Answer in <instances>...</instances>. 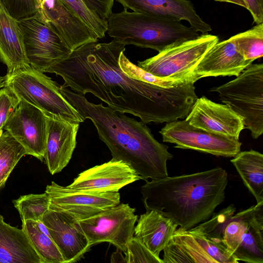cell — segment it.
I'll list each match as a JSON object with an SVG mask.
<instances>
[{
    "label": "cell",
    "instance_id": "1",
    "mask_svg": "<svg viewBox=\"0 0 263 263\" xmlns=\"http://www.w3.org/2000/svg\"><path fill=\"white\" fill-rule=\"evenodd\" d=\"M125 47L114 40L88 43L73 50L46 72L60 76L64 81L61 87L82 96L91 93L111 109L132 114L145 124L182 118L189 102L185 86L165 88L126 75L119 64Z\"/></svg>",
    "mask_w": 263,
    "mask_h": 263
},
{
    "label": "cell",
    "instance_id": "2",
    "mask_svg": "<svg viewBox=\"0 0 263 263\" xmlns=\"http://www.w3.org/2000/svg\"><path fill=\"white\" fill-rule=\"evenodd\" d=\"M60 91L84 120H91L112 159L128 164L145 181L168 176L167 161L173 155L168 146L155 139L145 123L102 103L90 102L67 88L60 86Z\"/></svg>",
    "mask_w": 263,
    "mask_h": 263
},
{
    "label": "cell",
    "instance_id": "3",
    "mask_svg": "<svg viewBox=\"0 0 263 263\" xmlns=\"http://www.w3.org/2000/svg\"><path fill=\"white\" fill-rule=\"evenodd\" d=\"M228 173L217 166L207 171L146 180L142 186L146 211H156L182 230L208 220L225 199Z\"/></svg>",
    "mask_w": 263,
    "mask_h": 263
},
{
    "label": "cell",
    "instance_id": "4",
    "mask_svg": "<svg viewBox=\"0 0 263 263\" xmlns=\"http://www.w3.org/2000/svg\"><path fill=\"white\" fill-rule=\"evenodd\" d=\"M236 212L231 204L194 228L238 261L263 263V202Z\"/></svg>",
    "mask_w": 263,
    "mask_h": 263
},
{
    "label": "cell",
    "instance_id": "5",
    "mask_svg": "<svg viewBox=\"0 0 263 263\" xmlns=\"http://www.w3.org/2000/svg\"><path fill=\"white\" fill-rule=\"evenodd\" d=\"M107 22V34L124 45L162 51L176 43L194 39L201 33L181 21L129 12L112 13Z\"/></svg>",
    "mask_w": 263,
    "mask_h": 263
},
{
    "label": "cell",
    "instance_id": "6",
    "mask_svg": "<svg viewBox=\"0 0 263 263\" xmlns=\"http://www.w3.org/2000/svg\"><path fill=\"white\" fill-rule=\"evenodd\" d=\"M5 87L18 99L42 110L47 117L82 123L84 120L62 95L60 86L51 78L31 66L8 73Z\"/></svg>",
    "mask_w": 263,
    "mask_h": 263
},
{
    "label": "cell",
    "instance_id": "7",
    "mask_svg": "<svg viewBox=\"0 0 263 263\" xmlns=\"http://www.w3.org/2000/svg\"><path fill=\"white\" fill-rule=\"evenodd\" d=\"M221 102L240 116L254 139L263 133V64H251L236 78L212 88Z\"/></svg>",
    "mask_w": 263,
    "mask_h": 263
},
{
    "label": "cell",
    "instance_id": "8",
    "mask_svg": "<svg viewBox=\"0 0 263 263\" xmlns=\"http://www.w3.org/2000/svg\"><path fill=\"white\" fill-rule=\"evenodd\" d=\"M217 36L201 34L194 39L176 43L142 61L138 66L151 74L173 81L193 78V72L208 51L217 42Z\"/></svg>",
    "mask_w": 263,
    "mask_h": 263
},
{
    "label": "cell",
    "instance_id": "9",
    "mask_svg": "<svg viewBox=\"0 0 263 263\" xmlns=\"http://www.w3.org/2000/svg\"><path fill=\"white\" fill-rule=\"evenodd\" d=\"M17 22L23 36L27 59L34 68L46 72L72 52L39 11Z\"/></svg>",
    "mask_w": 263,
    "mask_h": 263
},
{
    "label": "cell",
    "instance_id": "10",
    "mask_svg": "<svg viewBox=\"0 0 263 263\" xmlns=\"http://www.w3.org/2000/svg\"><path fill=\"white\" fill-rule=\"evenodd\" d=\"M135 213L128 203H120L79 223L91 246L108 242L125 254L138 220Z\"/></svg>",
    "mask_w": 263,
    "mask_h": 263
},
{
    "label": "cell",
    "instance_id": "11",
    "mask_svg": "<svg viewBox=\"0 0 263 263\" xmlns=\"http://www.w3.org/2000/svg\"><path fill=\"white\" fill-rule=\"evenodd\" d=\"M163 263H238L223 246L194 227L177 229L163 249Z\"/></svg>",
    "mask_w": 263,
    "mask_h": 263
},
{
    "label": "cell",
    "instance_id": "12",
    "mask_svg": "<svg viewBox=\"0 0 263 263\" xmlns=\"http://www.w3.org/2000/svg\"><path fill=\"white\" fill-rule=\"evenodd\" d=\"M164 142L216 156L234 157L240 151L239 139L211 133L191 125L186 120L168 122L159 132Z\"/></svg>",
    "mask_w": 263,
    "mask_h": 263
},
{
    "label": "cell",
    "instance_id": "13",
    "mask_svg": "<svg viewBox=\"0 0 263 263\" xmlns=\"http://www.w3.org/2000/svg\"><path fill=\"white\" fill-rule=\"evenodd\" d=\"M49 209L64 212L77 220L88 218L120 203L119 192H100L73 189L54 181L45 191Z\"/></svg>",
    "mask_w": 263,
    "mask_h": 263
},
{
    "label": "cell",
    "instance_id": "14",
    "mask_svg": "<svg viewBox=\"0 0 263 263\" xmlns=\"http://www.w3.org/2000/svg\"><path fill=\"white\" fill-rule=\"evenodd\" d=\"M4 129L25 148L27 155L43 161L47 136V117L42 110L21 100Z\"/></svg>",
    "mask_w": 263,
    "mask_h": 263
},
{
    "label": "cell",
    "instance_id": "15",
    "mask_svg": "<svg viewBox=\"0 0 263 263\" xmlns=\"http://www.w3.org/2000/svg\"><path fill=\"white\" fill-rule=\"evenodd\" d=\"M41 221L60 251L64 263L77 262L90 250L91 245L79 221L69 214L49 209Z\"/></svg>",
    "mask_w": 263,
    "mask_h": 263
},
{
    "label": "cell",
    "instance_id": "16",
    "mask_svg": "<svg viewBox=\"0 0 263 263\" xmlns=\"http://www.w3.org/2000/svg\"><path fill=\"white\" fill-rule=\"evenodd\" d=\"M140 179L128 164L111 159L80 173L68 186L83 191L118 192L123 187Z\"/></svg>",
    "mask_w": 263,
    "mask_h": 263
},
{
    "label": "cell",
    "instance_id": "17",
    "mask_svg": "<svg viewBox=\"0 0 263 263\" xmlns=\"http://www.w3.org/2000/svg\"><path fill=\"white\" fill-rule=\"evenodd\" d=\"M185 120L195 127L236 139L245 128L242 118L229 106L204 96L197 98Z\"/></svg>",
    "mask_w": 263,
    "mask_h": 263
},
{
    "label": "cell",
    "instance_id": "18",
    "mask_svg": "<svg viewBox=\"0 0 263 263\" xmlns=\"http://www.w3.org/2000/svg\"><path fill=\"white\" fill-rule=\"evenodd\" d=\"M79 123L47 117V136L44 155L49 173H60L70 161L77 145Z\"/></svg>",
    "mask_w": 263,
    "mask_h": 263
},
{
    "label": "cell",
    "instance_id": "19",
    "mask_svg": "<svg viewBox=\"0 0 263 263\" xmlns=\"http://www.w3.org/2000/svg\"><path fill=\"white\" fill-rule=\"evenodd\" d=\"M124 9L162 18L189 22L190 27L201 34L212 31L211 26L198 15L189 0H116Z\"/></svg>",
    "mask_w": 263,
    "mask_h": 263
},
{
    "label": "cell",
    "instance_id": "20",
    "mask_svg": "<svg viewBox=\"0 0 263 263\" xmlns=\"http://www.w3.org/2000/svg\"><path fill=\"white\" fill-rule=\"evenodd\" d=\"M252 62L246 60L230 38L217 42L204 55L193 72L196 82L209 77L238 76Z\"/></svg>",
    "mask_w": 263,
    "mask_h": 263
},
{
    "label": "cell",
    "instance_id": "21",
    "mask_svg": "<svg viewBox=\"0 0 263 263\" xmlns=\"http://www.w3.org/2000/svg\"><path fill=\"white\" fill-rule=\"evenodd\" d=\"M17 21L0 0V60L7 66L8 73L30 66Z\"/></svg>",
    "mask_w": 263,
    "mask_h": 263
},
{
    "label": "cell",
    "instance_id": "22",
    "mask_svg": "<svg viewBox=\"0 0 263 263\" xmlns=\"http://www.w3.org/2000/svg\"><path fill=\"white\" fill-rule=\"evenodd\" d=\"M135 226L134 236L158 257L178 227L171 219L153 210L141 214Z\"/></svg>",
    "mask_w": 263,
    "mask_h": 263
},
{
    "label": "cell",
    "instance_id": "23",
    "mask_svg": "<svg viewBox=\"0 0 263 263\" xmlns=\"http://www.w3.org/2000/svg\"><path fill=\"white\" fill-rule=\"evenodd\" d=\"M0 263H42L24 231L0 215Z\"/></svg>",
    "mask_w": 263,
    "mask_h": 263
},
{
    "label": "cell",
    "instance_id": "24",
    "mask_svg": "<svg viewBox=\"0 0 263 263\" xmlns=\"http://www.w3.org/2000/svg\"><path fill=\"white\" fill-rule=\"evenodd\" d=\"M231 162L256 203L263 202V155L253 149L240 151Z\"/></svg>",
    "mask_w": 263,
    "mask_h": 263
},
{
    "label": "cell",
    "instance_id": "25",
    "mask_svg": "<svg viewBox=\"0 0 263 263\" xmlns=\"http://www.w3.org/2000/svg\"><path fill=\"white\" fill-rule=\"evenodd\" d=\"M22 229L42 263H64L62 255L50 235L40 229L38 222L31 220L22 221Z\"/></svg>",
    "mask_w": 263,
    "mask_h": 263
},
{
    "label": "cell",
    "instance_id": "26",
    "mask_svg": "<svg viewBox=\"0 0 263 263\" xmlns=\"http://www.w3.org/2000/svg\"><path fill=\"white\" fill-rule=\"evenodd\" d=\"M26 155L25 148L8 132H0V191L18 161Z\"/></svg>",
    "mask_w": 263,
    "mask_h": 263
},
{
    "label": "cell",
    "instance_id": "27",
    "mask_svg": "<svg viewBox=\"0 0 263 263\" xmlns=\"http://www.w3.org/2000/svg\"><path fill=\"white\" fill-rule=\"evenodd\" d=\"M238 51L247 61L253 62L263 55V23L231 36Z\"/></svg>",
    "mask_w": 263,
    "mask_h": 263
},
{
    "label": "cell",
    "instance_id": "28",
    "mask_svg": "<svg viewBox=\"0 0 263 263\" xmlns=\"http://www.w3.org/2000/svg\"><path fill=\"white\" fill-rule=\"evenodd\" d=\"M12 203L17 210L22 221L27 220L41 221L50 205L49 198L45 192L22 195L18 199L13 200Z\"/></svg>",
    "mask_w": 263,
    "mask_h": 263
},
{
    "label": "cell",
    "instance_id": "29",
    "mask_svg": "<svg viewBox=\"0 0 263 263\" xmlns=\"http://www.w3.org/2000/svg\"><path fill=\"white\" fill-rule=\"evenodd\" d=\"M119 64L121 70L129 77L165 88L174 87L186 81H173L156 77L133 63L124 52L120 54Z\"/></svg>",
    "mask_w": 263,
    "mask_h": 263
},
{
    "label": "cell",
    "instance_id": "30",
    "mask_svg": "<svg viewBox=\"0 0 263 263\" xmlns=\"http://www.w3.org/2000/svg\"><path fill=\"white\" fill-rule=\"evenodd\" d=\"M82 20L98 39L105 37L107 31V20L99 17L81 0H63Z\"/></svg>",
    "mask_w": 263,
    "mask_h": 263
},
{
    "label": "cell",
    "instance_id": "31",
    "mask_svg": "<svg viewBox=\"0 0 263 263\" xmlns=\"http://www.w3.org/2000/svg\"><path fill=\"white\" fill-rule=\"evenodd\" d=\"M125 255L127 263H163L160 257L154 255L134 236L127 243Z\"/></svg>",
    "mask_w": 263,
    "mask_h": 263
},
{
    "label": "cell",
    "instance_id": "32",
    "mask_svg": "<svg viewBox=\"0 0 263 263\" xmlns=\"http://www.w3.org/2000/svg\"><path fill=\"white\" fill-rule=\"evenodd\" d=\"M20 103L18 99L6 87L0 89V132Z\"/></svg>",
    "mask_w": 263,
    "mask_h": 263
},
{
    "label": "cell",
    "instance_id": "33",
    "mask_svg": "<svg viewBox=\"0 0 263 263\" xmlns=\"http://www.w3.org/2000/svg\"><path fill=\"white\" fill-rule=\"evenodd\" d=\"M9 13L16 20L30 16L37 10L36 0H1Z\"/></svg>",
    "mask_w": 263,
    "mask_h": 263
},
{
    "label": "cell",
    "instance_id": "34",
    "mask_svg": "<svg viewBox=\"0 0 263 263\" xmlns=\"http://www.w3.org/2000/svg\"><path fill=\"white\" fill-rule=\"evenodd\" d=\"M85 5L101 19L107 20L112 12L114 0H81Z\"/></svg>",
    "mask_w": 263,
    "mask_h": 263
},
{
    "label": "cell",
    "instance_id": "35",
    "mask_svg": "<svg viewBox=\"0 0 263 263\" xmlns=\"http://www.w3.org/2000/svg\"><path fill=\"white\" fill-rule=\"evenodd\" d=\"M256 24L263 23V0H243Z\"/></svg>",
    "mask_w": 263,
    "mask_h": 263
},
{
    "label": "cell",
    "instance_id": "36",
    "mask_svg": "<svg viewBox=\"0 0 263 263\" xmlns=\"http://www.w3.org/2000/svg\"><path fill=\"white\" fill-rule=\"evenodd\" d=\"M122 252L117 248V251L111 256V262H126L125 257L122 254Z\"/></svg>",
    "mask_w": 263,
    "mask_h": 263
},
{
    "label": "cell",
    "instance_id": "37",
    "mask_svg": "<svg viewBox=\"0 0 263 263\" xmlns=\"http://www.w3.org/2000/svg\"><path fill=\"white\" fill-rule=\"evenodd\" d=\"M217 2H227L234 4L246 8V5L243 0H214Z\"/></svg>",
    "mask_w": 263,
    "mask_h": 263
},
{
    "label": "cell",
    "instance_id": "38",
    "mask_svg": "<svg viewBox=\"0 0 263 263\" xmlns=\"http://www.w3.org/2000/svg\"><path fill=\"white\" fill-rule=\"evenodd\" d=\"M5 76H0V89L5 87Z\"/></svg>",
    "mask_w": 263,
    "mask_h": 263
}]
</instances>
